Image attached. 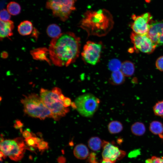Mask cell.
Here are the masks:
<instances>
[{
  "label": "cell",
  "mask_w": 163,
  "mask_h": 163,
  "mask_svg": "<svg viewBox=\"0 0 163 163\" xmlns=\"http://www.w3.org/2000/svg\"><path fill=\"white\" fill-rule=\"evenodd\" d=\"M80 38L70 32L62 33L53 38L48 52L51 62L58 66H67L79 56L81 47Z\"/></svg>",
  "instance_id": "cell-1"
},
{
  "label": "cell",
  "mask_w": 163,
  "mask_h": 163,
  "mask_svg": "<svg viewBox=\"0 0 163 163\" xmlns=\"http://www.w3.org/2000/svg\"><path fill=\"white\" fill-rule=\"evenodd\" d=\"M113 24V18L110 12L105 9H101L85 11L79 25L89 36L102 37L111 30Z\"/></svg>",
  "instance_id": "cell-2"
},
{
  "label": "cell",
  "mask_w": 163,
  "mask_h": 163,
  "mask_svg": "<svg viewBox=\"0 0 163 163\" xmlns=\"http://www.w3.org/2000/svg\"><path fill=\"white\" fill-rule=\"evenodd\" d=\"M21 101L23 105L24 113L29 116L41 120L48 117L53 118L51 112L37 94L32 93L24 95Z\"/></svg>",
  "instance_id": "cell-3"
},
{
  "label": "cell",
  "mask_w": 163,
  "mask_h": 163,
  "mask_svg": "<svg viewBox=\"0 0 163 163\" xmlns=\"http://www.w3.org/2000/svg\"><path fill=\"white\" fill-rule=\"evenodd\" d=\"M59 95L47 89H40V97L44 104L51 112L53 118L56 120H59L69 112L68 108L64 107L63 101L60 100Z\"/></svg>",
  "instance_id": "cell-4"
},
{
  "label": "cell",
  "mask_w": 163,
  "mask_h": 163,
  "mask_svg": "<svg viewBox=\"0 0 163 163\" xmlns=\"http://www.w3.org/2000/svg\"><path fill=\"white\" fill-rule=\"evenodd\" d=\"M26 146L23 139L17 137L13 139H5L0 142L1 151L4 154V158L8 156L11 160L18 161L24 156Z\"/></svg>",
  "instance_id": "cell-5"
},
{
  "label": "cell",
  "mask_w": 163,
  "mask_h": 163,
  "mask_svg": "<svg viewBox=\"0 0 163 163\" xmlns=\"http://www.w3.org/2000/svg\"><path fill=\"white\" fill-rule=\"evenodd\" d=\"M100 102L99 98L90 93L78 96L74 101L78 112L82 116L86 117L93 116L98 109Z\"/></svg>",
  "instance_id": "cell-6"
},
{
  "label": "cell",
  "mask_w": 163,
  "mask_h": 163,
  "mask_svg": "<svg viewBox=\"0 0 163 163\" xmlns=\"http://www.w3.org/2000/svg\"><path fill=\"white\" fill-rule=\"evenodd\" d=\"M77 0H48L46 8L51 10L53 16L64 21L69 18L75 9V3Z\"/></svg>",
  "instance_id": "cell-7"
},
{
  "label": "cell",
  "mask_w": 163,
  "mask_h": 163,
  "mask_svg": "<svg viewBox=\"0 0 163 163\" xmlns=\"http://www.w3.org/2000/svg\"><path fill=\"white\" fill-rule=\"evenodd\" d=\"M102 47L101 43L88 41L81 53L83 60L88 64L95 65L100 59Z\"/></svg>",
  "instance_id": "cell-8"
},
{
  "label": "cell",
  "mask_w": 163,
  "mask_h": 163,
  "mask_svg": "<svg viewBox=\"0 0 163 163\" xmlns=\"http://www.w3.org/2000/svg\"><path fill=\"white\" fill-rule=\"evenodd\" d=\"M130 37L135 49L142 53H152L157 46L148 34H139L133 32L131 34Z\"/></svg>",
  "instance_id": "cell-9"
},
{
  "label": "cell",
  "mask_w": 163,
  "mask_h": 163,
  "mask_svg": "<svg viewBox=\"0 0 163 163\" xmlns=\"http://www.w3.org/2000/svg\"><path fill=\"white\" fill-rule=\"evenodd\" d=\"M132 18L133 22L131 27L133 32L139 34H148L153 21L150 13L146 12L139 15L133 14Z\"/></svg>",
  "instance_id": "cell-10"
},
{
  "label": "cell",
  "mask_w": 163,
  "mask_h": 163,
  "mask_svg": "<svg viewBox=\"0 0 163 163\" xmlns=\"http://www.w3.org/2000/svg\"><path fill=\"white\" fill-rule=\"evenodd\" d=\"M102 147V155L103 160L114 162L117 160L121 159L126 154L125 151L107 141H103Z\"/></svg>",
  "instance_id": "cell-11"
},
{
  "label": "cell",
  "mask_w": 163,
  "mask_h": 163,
  "mask_svg": "<svg viewBox=\"0 0 163 163\" xmlns=\"http://www.w3.org/2000/svg\"><path fill=\"white\" fill-rule=\"evenodd\" d=\"M148 35L157 46L163 45V19L153 20Z\"/></svg>",
  "instance_id": "cell-12"
},
{
  "label": "cell",
  "mask_w": 163,
  "mask_h": 163,
  "mask_svg": "<svg viewBox=\"0 0 163 163\" xmlns=\"http://www.w3.org/2000/svg\"><path fill=\"white\" fill-rule=\"evenodd\" d=\"M14 26L13 22L11 20L3 21L0 20V37L1 39L9 37L13 35Z\"/></svg>",
  "instance_id": "cell-13"
},
{
  "label": "cell",
  "mask_w": 163,
  "mask_h": 163,
  "mask_svg": "<svg viewBox=\"0 0 163 163\" xmlns=\"http://www.w3.org/2000/svg\"><path fill=\"white\" fill-rule=\"evenodd\" d=\"M73 154L77 158L84 159L89 155V150L86 145L83 144H80L77 145L74 148Z\"/></svg>",
  "instance_id": "cell-14"
},
{
  "label": "cell",
  "mask_w": 163,
  "mask_h": 163,
  "mask_svg": "<svg viewBox=\"0 0 163 163\" xmlns=\"http://www.w3.org/2000/svg\"><path fill=\"white\" fill-rule=\"evenodd\" d=\"M33 28L32 23L30 21L26 20L19 24L18 30L20 35L25 36L30 35L32 32Z\"/></svg>",
  "instance_id": "cell-15"
},
{
  "label": "cell",
  "mask_w": 163,
  "mask_h": 163,
  "mask_svg": "<svg viewBox=\"0 0 163 163\" xmlns=\"http://www.w3.org/2000/svg\"><path fill=\"white\" fill-rule=\"evenodd\" d=\"M125 76L120 70L112 72L109 79V82L115 85H121L125 81Z\"/></svg>",
  "instance_id": "cell-16"
},
{
  "label": "cell",
  "mask_w": 163,
  "mask_h": 163,
  "mask_svg": "<svg viewBox=\"0 0 163 163\" xmlns=\"http://www.w3.org/2000/svg\"><path fill=\"white\" fill-rule=\"evenodd\" d=\"M149 129L152 133L163 139V124L161 122L157 120L152 121L150 123Z\"/></svg>",
  "instance_id": "cell-17"
},
{
  "label": "cell",
  "mask_w": 163,
  "mask_h": 163,
  "mask_svg": "<svg viewBox=\"0 0 163 163\" xmlns=\"http://www.w3.org/2000/svg\"><path fill=\"white\" fill-rule=\"evenodd\" d=\"M135 70V66L132 62L126 61L122 63L120 71L125 76H132Z\"/></svg>",
  "instance_id": "cell-18"
},
{
  "label": "cell",
  "mask_w": 163,
  "mask_h": 163,
  "mask_svg": "<svg viewBox=\"0 0 163 163\" xmlns=\"http://www.w3.org/2000/svg\"><path fill=\"white\" fill-rule=\"evenodd\" d=\"M131 130L134 135L139 136H142L145 133L146 128L143 123L137 122L134 123L132 125Z\"/></svg>",
  "instance_id": "cell-19"
},
{
  "label": "cell",
  "mask_w": 163,
  "mask_h": 163,
  "mask_svg": "<svg viewBox=\"0 0 163 163\" xmlns=\"http://www.w3.org/2000/svg\"><path fill=\"white\" fill-rule=\"evenodd\" d=\"M103 141L98 137L94 136L91 138L88 141L89 148L93 151L99 150L102 146Z\"/></svg>",
  "instance_id": "cell-20"
},
{
  "label": "cell",
  "mask_w": 163,
  "mask_h": 163,
  "mask_svg": "<svg viewBox=\"0 0 163 163\" xmlns=\"http://www.w3.org/2000/svg\"><path fill=\"white\" fill-rule=\"evenodd\" d=\"M123 126L120 121L113 120L110 122L108 126V129L110 133L112 134L118 133L123 129Z\"/></svg>",
  "instance_id": "cell-21"
},
{
  "label": "cell",
  "mask_w": 163,
  "mask_h": 163,
  "mask_svg": "<svg viewBox=\"0 0 163 163\" xmlns=\"http://www.w3.org/2000/svg\"><path fill=\"white\" fill-rule=\"evenodd\" d=\"M46 33L48 36L53 39L58 37L62 34L60 27L55 24H52L48 26Z\"/></svg>",
  "instance_id": "cell-22"
},
{
  "label": "cell",
  "mask_w": 163,
  "mask_h": 163,
  "mask_svg": "<svg viewBox=\"0 0 163 163\" xmlns=\"http://www.w3.org/2000/svg\"><path fill=\"white\" fill-rule=\"evenodd\" d=\"M7 9L9 13L14 16L18 15L21 11L20 5L14 2H11L9 3L7 6Z\"/></svg>",
  "instance_id": "cell-23"
},
{
  "label": "cell",
  "mask_w": 163,
  "mask_h": 163,
  "mask_svg": "<svg viewBox=\"0 0 163 163\" xmlns=\"http://www.w3.org/2000/svg\"><path fill=\"white\" fill-rule=\"evenodd\" d=\"M48 51L44 48H40L33 50L32 55L34 59L46 60L47 58V52Z\"/></svg>",
  "instance_id": "cell-24"
},
{
  "label": "cell",
  "mask_w": 163,
  "mask_h": 163,
  "mask_svg": "<svg viewBox=\"0 0 163 163\" xmlns=\"http://www.w3.org/2000/svg\"><path fill=\"white\" fill-rule=\"evenodd\" d=\"M153 110L155 115L163 117V100L156 103L153 107Z\"/></svg>",
  "instance_id": "cell-25"
},
{
  "label": "cell",
  "mask_w": 163,
  "mask_h": 163,
  "mask_svg": "<svg viewBox=\"0 0 163 163\" xmlns=\"http://www.w3.org/2000/svg\"><path fill=\"white\" fill-rule=\"evenodd\" d=\"M122 63L118 59L111 60L108 65L109 69L112 72L120 70Z\"/></svg>",
  "instance_id": "cell-26"
},
{
  "label": "cell",
  "mask_w": 163,
  "mask_h": 163,
  "mask_svg": "<svg viewBox=\"0 0 163 163\" xmlns=\"http://www.w3.org/2000/svg\"><path fill=\"white\" fill-rule=\"evenodd\" d=\"M11 14L5 9H3L0 11V20L3 21H7L10 20Z\"/></svg>",
  "instance_id": "cell-27"
},
{
  "label": "cell",
  "mask_w": 163,
  "mask_h": 163,
  "mask_svg": "<svg viewBox=\"0 0 163 163\" xmlns=\"http://www.w3.org/2000/svg\"><path fill=\"white\" fill-rule=\"evenodd\" d=\"M24 141L27 146L37 148V144L36 140L35 137H32L25 139Z\"/></svg>",
  "instance_id": "cell-28"
},
{
  "label": "cell",
  "mask_w": 163,
  "mask_h": 163,
  "mask_svg": "<svg viewBox=\"0 0 163 163\" xmlns=\"http://www.w3.org/2000/svg\"><path fill=\"white\" fill-rule=\"evenodd\" d=\"M37 148L39 151L42 153L44 151L48 149V143L42 140L38 144Z\"/></svg>",
  "instance_id": "cell-29"
},
{
  "label": "cell",
  "mask_w": 163,
  "mask_h": 163,
  "mask_svg": "<svg viewBox=\"0 0 163 163\" xmlns=\"http://www.w3.org/2000/svg\"><path fill=\"white\" fill-rule=\"evenodd\" d=\"M145 163H163V157L153 156L147 159L145 161Z\"/></svg>",
  "instance_id": "cell-30"
},
{
  "label": "cell",
  "mask_w": 163,
  "mask_h": 163,
  "mask_svg": "<svg viewBox=\"0 0 163 163\" xmlns=\"http://www.w3.org/2000/svg\"><path fill=\"white\" fill-rule=\"evenodd\" d=\"M157 68L161 71H163V56L158 58L155 62Z\"/></svg>",
  "instance_id": "cell-31"
},
{
  "label": "cell",
  "mask_w": 163,
  "mask_h": 163,
  "mask_svg": "<svg viewBox=\"0 0 163 163\" xmlns=\"http://www.w3.org/2000/svg\"><path fill=\"white\" fill-rule=\"evenodd\" d=\"M23 126V124L21 121L18 120H16L14 125V127L16 129H21Z\"/></svg>",
  "instance_id": "cell-32"
},
{
  "label": "cell",
  "mask_w": 163,
  "mask_h": 163,
  "mask_svg": "<svg viewBox=\"0 0 163 163\" xmlns=\"http://www.w3.org/2000/svg\"><path fill=\"white\" fill-rule=\"evenodd\" d=\"M22 134L23 137L25 139L32 137L33 135L27 129L23 131L22 133Z\"/></svg>",
  "instance_id": "cell-33"
},
{
  "label": "cell",
  "mask_w": 163,
  "mask_h": 163,
  "mask_svg": "<svg viewBox=\"0 0 163 163\" xmlns=\"http://www.w3.org/2000/svg\"><path fill=\"white\" fill-rule=\"evenodd\" d=\"M88 161L90 163H94L96 162V154L94 152H92L89 155Z\"/></svg>",
  "instance_id": "cell-34"
},
{
  "label": "cell",
  "mask_w": 163,
  "mask_h": 163,
  "mask_svg": "<svg viewBox=\"0 0 163 163\" xmlns=\"http://www.w3.org/2000/svg\"><path fill=\"white\" fill-rule=\"evenodd\" d=\"M72 102L71 99L69 98L66 97L63 101L64 107H68L71 106Z\"/></svg>",
  "instance_id": "cell-35"
},
{
  "label": "cell",
  "mask_w": 163,
  "mask_h": 163,
  "mask_svg": "<svg viewBox=\"0 0 163 163\" xmlns=\"http://www.w3.org/2000/svg\"><path fill=\"white\" fill-rule=\"evenodd\" d=\"M51 91L56 94L60 95L62 94V92L61 89L58 87H54L52 90Z\"/></svg>",
  "instance_id": "cell-36"
},
{
  "label": "cell",
  "mask_w": 163,
  "mask_h": 163,
  "mask_svg": "<svg viewBox=\"0 0 163 163\" xmlns=\"http://www.w3.org/2000/svg\"><path fill=\"white\" fill-rule=\"evenodd\" d=\"M57 161L58 163H65L66 161V159L64 157L61 156L58 158Z\"/></svg>",
  "instance_id": "cell-37"
},
{
  "label": "cell",
  "mask_w": 163,
  "mask_h": 163,
  "mask_svg": "<svg viewBox=\"0 0 163 163\" xmlns=\"http://www.w3.org/2000/svg\"><path fill=\"white\" fill-rule=\"evenodd\" d=\"M59 97L61 100L63 101L66 97H65L64 95L62 93L59 95Z\"/></svg>",
  "instance_id": "cell-38"
},
{
  "label": "cell",
  "mask_w": 163,
  "mask_h": 163,
  "mask_svg": "<svg viewBox=\"0 0 163 163\" xmlns=\"http://www.w3.org/2000/svg\"><path fill=\"white\" fill-rule=\"evenodd\" d=\"M71 106L73 109H76V106L74 102H72Z\"/></svg>",
  "instance_id": "cell-39"
},
{
  "label": "cell",
  "mask_w": 163,
  "mask_h": 163,
  "mask_svg": "<svg viewBox=\"0 0 163 163\" xmlns=\"http://www.w3.org/2000/svg\"><path fill=\"white\" fill-rule=\"evenodd\" d=\"M101 163H114V162L110 161L103 160Z\"/></svg>",
  "instance_id": "cell-40"
},
{
  "label": "cell",
  "mask_w": 163,
  "mask_h": 163,
  "mask_svg": "<svg viewBox=\"0 0 163 163\" xmlns=\"http://www.w3.org/2000/svg\"><path fill=\"white\" fill-rule=\"evenodd\" d=\"M4 155L3 153L1 151H0V160L1 161H2V157H4Z\"/></svg>",
  "instance_id": "cell-41"
},
{
  "label": "cell",
  "mask_w": 163,
  "mask_h": 163,
  "mask_svg": "<svg viewBox=\"0 0 163 163\" xmlns=\"http://www.w3.org/2000/svg\"><path fill=\"white\" fill-rule=\"evenodd\" d=\"M97 163V162H95V163Z\"/></svg>",
  "instance_id": "cell-42"
}]
</instances>
